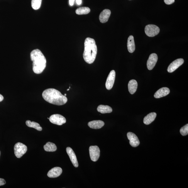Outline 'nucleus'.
<instances>
[{
  "label": "nucleus",
  "mask_w": 188,
  "mask_h": 188,
  "mask_svg": "<svg viewBox=\"0 0 188 188\" xmlns=\"http://www.w3.org/2000/svg\"><path fill=\"white\" fill-rule=\"evenodd\" d=\"M158 60V55L155 53L151 54L147 60V65L148 69L152 70L154 68Z\"/></svg>",
  "instance_id": "nucleus-11"
},
{
  "label": "nucleus",
  "mask_w": 188,
  "mask_h": 188,
  "mask_svg": "<svg viewBox=\"0 0 188 188\" xmlns=\"http://www.w3.org/2000/svg\"><path fill=\"white\" fill-rule=\"evenodd\" d=\"M90 158L93 161L96 162L100 156V149L97 146H90L89 149Z\"/></svg>",
  "instance_id": "nucleus-7"
},
{
  "label": "nucleus",
  "mask_w": 188,
  "mask_h": 188,
  "mask_svg": "<svg viewBox=\"0 0 188 188\" xmlns=\"http://www.w3.org/2000/svg\"><path fill=\"white\" fill-rule=\"evenodd\" d=\"M42 96L46 101L56 105H62L66 103L68 101L66 97L55 89L45 90L43 92Z\"/></svg>",
  "instance_id": "nucleus-1"
},
{
  "label": "nucleus",
  "mask_w": 188,
  "mask_h": 188,
  "mask_svg": "<svg viewBox=\"0 0 188 188\" xmlns=\"http://www.w3.org/2000/svg\"><path fill=\"white\" fill-rule=\"evenodd\" d=\"M6 184V182L5 180L2 179L0 178V186L4 185Z\"/></svg>",
  "instance_id": "nucleus-27"
},
{
  "label": "nucleus",
  "mask_w": 188,
  "mask_h": 188,
  "mask_svg": "<svg viewBox=\"0 0 188 188\" xmlns=\"http://www.w3.org/2000/svg\"><path fill=\"white\" fill-rule=\"evenodd\" d=\"M105 125L103 121L101 120H95L89 122L88 125L91 128L97 129L102 127Z\"/></svg>",
  "instance_id": "nucleus-16"
},
{
  "label": "nucleus",
  "mask_w": 188,
  "mask_h": 188,
  "mask_svg": "<svg viewBox=\"0 0 188 188\" xmlns=\"http://www.w3.org/2000/svg\"><path fill=\"white\" fill-rule=\"evenodd\" d=\"M27 147L24 144L18 143L16 144L14 147L15 155L18 158H21L27 152Z\"/></svg>",
  "instance_id": "nucleus-4"
},
{
  "label": "nucleus",
  "mask_w": 188,
  "mask_h": 188,
  "mask_svg": "<svg viewBox=\"0 0 188 188\" xmlns=\"http://www.w3.org/2000/svg\"><path fill=\"white\" fill-rule=\"evenodd\" d=\"M66 152L74 166L76 168L79 167V163L78 162L76 155L72 149L70 147H67L66 148Z\"/></svg>",
  "instance_id": "nucleus-12"
},
{
  "label": "nucleus",
  "mask_w": 188,
  "mask_h": 188,
  "mask_svg": "<svg viewBox=\"0 0 188 188\" xmlns=\"http://www.w3.org/2000/svg\"><path fill=\"white\" fill-rule=\"evenodd\" d=\"M44 150L46 152H55L57 150V146L52 143L48 142L44 146Z\"/></svg>",
  "instance_id": "nucleus-21"
},
{
  "label": "nucleus",
  "mask_w": 188,
  "mask_h": 188,
  "mask_svg": "<svg viewBox=\"0 0 188 188\" xmlns=\"http://www.w3.org/2000/svg\"><path fill=\"white\" fill-rule=\"evenodd\" d=\"M26 124L29 127L34 128L39 131L42 130V128L40 124L36 122L27 120L26 121Z\"/></svg>",
  "instance_id": "nucleus-22"
},
{
  "label": "nucleus",
  "mask_w": 188,
  "mask_h": 188,
  "mask_svg": "<svg viewBox=\"0 0 188 188\" xmlns=\"http://www.w3.org/2000/svg\"><path fill=\"white\" fill-rule=\"evenodd\" d=\"M180 133L183 136H186L188 134V124L183 126L180 129Z\"/></svg>",
  "instance_id": "nucleus-25"
},
{
  "label": "nucleus",
  "mask_w": 188,
  "mask_h": 188,
  "mask_svg": "<svg viewBox=\"0 0 188 188\" xmlns=\"http://www.w3.org/2000/svg\"><path fill=\"white\" fill-rule=\"evenodd\" d=\"M165 3L167 5L173 4L175 2V0H164Z\"/></svg>",
  "instance_id": "nucleus-26"
},
{
  "label": "nucleus",
  "mask_w": 188,
  "mask_h": 188,
  "mask_svg": "<svg viewBox=\"0 0 188 188\" xmlns=\"http://www.w3.org/2000/svg\"><path fill=\"white\" fill-rule=\"evenodd\" d=\"M97 111L102 114L111 113L113 111L111 107L104 105H100L97 108Z\"/></svg>",
  "instance_id": "nucleus-20"
},
{
  "label": "nucleus",
  "mask_w": 188,
  "mask_h": 188,
  "mask_svg": "<svg viewBox=\"0 0 188 188\" xmlns=\"http://www.w3.org/2000/svg\"><path fill=\"white\" fill-rule=\"evenodd\" d=\"M42 0H32L31 6L35 10H37L40 8Z\"/></svg>",
  "instance_id": "nucleus-24"
},
{
  "label": "nucleus",
  "mask_w": 188,
  "mask_h": 188,
  "mask_svg": "<svg viewBox=\"0 0 188 188\" xmlns=\"http://www.w3.org/2000/svg\"><path fill=\"white\" fill-rule=\"evenodd\" d=\"M170 92V90L168 88L162 87L155 92L154 97L156 98H160L167 96L169 94Z\"/></svg>",
  "instance_id": "nucleus-15"
},
{
  "label": "nucleus",
  "mask_w": 188,
  "mask_h": 188,
  "mask_svg": "<svg viewBox=\"0 0 188 188\" xmlns=\"http://www.w3.org/2000/svg\"><path fill=\"white\" fill-rule=\"evenodd\" d=\"M0 155H1V152H0Z\"/></svg>",
  "instance_id": "nucleus-33"
},
{
  "label": "nucleus",
  "mask_w": 188,
  "mask_h": 188,
  "mask_svg": "<svg viewBox=\"0 0 188 188\" xmlns=\"http://www.w3.org/2000/svg\"><path fill=\"white\" fill-rule=\"evenodd\" d=\"M48 119H49V118H48Z\"/></svg>",
  "instance_id": "nucleus-34"
},
{
  "label": "nucleus",
  "mask_w": 188,
  "mask_h": 188,
  "mask_svg": "<svg viewBox=\"0 0 188 188\" xmlns=\"http://www.w3.org/2000/svg\"><path fill=\"white\" fill-rule=\"evenodd\" d=\"M116 73L115 71L112 70L109 73L106 83V89L110 90L113 87L115 80Z\"/></svg>",
  "instance_id": "nucleus-8"
},
{
  "label": "nucleus",
  "mask_w": 188,
  "mask_h": 188,
  "mask_svg": "<svg viewBox=\"0 0 188 188\" xmlns=\"http://www.w3.org/2000/svg\"><path fill=\"white\" fill-rule=\"evenodd\" d=\"M138 83L136 80H132L129 82L128 84V90L129 92L131 94L135 93L137 90Z\"/></svg>",
  "instance_id": "nucleus-17"
},
{
  "label": "nucleus",
  "mask_w": 188,
  "mask_h": 188,
  "mask_svg": "<svg viewBox=\"0 0 188 188\" xmlns=\"http://www.w3.org/2000/svg\"><path fill=\"white\" fill-rule=\"evenodd\" d=\"M146 35L150 37H153L158 35L160 32V29L157 26L153 24H148L145 29Z\"/></svg>",
  "instance_id": "nucleus-5"
},
{
  "label": "nucleus",
  "mask_w": 188,
  "mask_h": 188,
  "mask_svg": "<svg viewBox=\"0 0 188 188\" xmlns=\"http://www.w3.org/2000/svg\"><path fill=\"white\" fill-rule=\"evenodd\" d=\"M62 170L59 167H55L50 170L48 173V176L51 178H57L62 174Z\"/></svg>",
  "instance_id": "nucleus-13"
},
{
  "label": "nucleus",
  "mask_w": 188,
  "mask_h": 188,
  "mask_svg": "<svg viewBox=\"0 0 188 188\" xmlns=\"http://www.w3.org/2000/svg\"><path fill=\"white\" fill-rule=\"evenodd\" d=\"M97 48L94 39L87 37L85 41L84 50L83 57L85 62L91 64L96 59Z\"/></svg>",
  "instance_id": "nucleus-3"
},
{
  "label": "nucleus",
  "mask_w": 188,
  "mask_h": 188,
  "mask_svg": "<svg viewBox=\"0 0 188 188\" xmlns=\"http://www.w3.org/2000/svg\"><path fill=\"white\" fill-rule=\"evenodd\" d=\"M70 90L69 89H68L67 90V91H68V90Z\"/></svg>",
  "instance_id": "nucleus-32"
},
{
  "label": "nucleus",
  "mask_w": 188,
  "mask_h": 188,
  "mask_svg": "<svg viewBox=\"0 0 188 188\" xmlns=\"http://www.w3.org/2000/svg\"><path fill=\"white\" fill-rule=\"evenodd\" d=\"M127 48L129 52L130 53H133L135 50V45L133 36L129 37L128 40Z\"/></svg>",
  "instance_id": "nucleus-19"
},
{
  "label": "nucleus",
  "mask_w": 188,
  "mask_h": 188,
  "mask_svg": "<svg viewBox=\"0 0 188 188\" xmlns=\"http://www.w3.org/2000/svg\"><path fill=\"white\" fill-rule=\"evenodd\" d=\"M128 140L130 141L131 146L134 147H137L140 144V141L139 139L135 133L131 132H129L127 134Z\"/></svg>",
  "instance_id": "nucleus-10"
},
{
  "label": "nucleus",
  "mask_w": 188,
  "mask_h": 188,
  "mask_svg": "<svg viewBox=\"0 0 188 188\" xmlns=\"http://www.w3.org/2000/svg\"><path fill=\"white\" fill-rule=\"evenodd\" d=\"M157 114L154 112L149 114L144 119L143 122L146 125H149L154 121Z\"/></svg>",
  "instance_id": "nucleus-18"
},
{
  "label": "nucleus",
  "mask_w": 188,
  "mask_h": 188,
  "mask_svg": "<svg viewBox=\"0 0 188 188\" xmlns=\"http://www.w3.org/2000/svg\"><path fill=\"white\" fill-rule=\"evenodd\" d=\"M31 60L33 62V69L36 74H40L45 69L46 60L41 51L38 49L33 50L30 53Z\"/></svg>",
  "instance_id": "nucleus-2"
},
{
  "label": "nucleus",
  "mask_w": 188,
  "mask_h": 188,
  "mask_svg": "<svg viewBox=\"0 0 188 188\" xmlns=\"http://www.w3.org/2000/svg\"><path fill=\"white\" fill-rule=\"evenodd\" d=\"M184 63V60L183 59L180 58L175 60L172 62L169 66L168 68V72L172 73L175 71L180 66H181Z\"/></svg>",
  "instance_id": "nucleus-9"
},
{
  "label": "nucleus",
  "mask_w": 188,
  "mask_h": 188,
  "mask_svg": "<svg viewBox=\"0 0 188 188\" xmlns=\"http://www.w3.org/2000/svg\"><path fill=\"white\" fill-rule=\"evenodd\" d=\"M66 95H67V94H65V96H66Z\"/></svg>",
  "instance_id": "nucleus-31"
},
{
  "label": "nucleus",
  "mask_w": 188,
  "mask_h": 188,
  "mask_svg": "<svg viewBox=\"0 0 188 188\" xmlns=\"http://www.w3.org/2000/svg\"><path fill=\"white\" fill-rule=\"evenodd\" d=\"M4 99V97L2 95L0 94V102L2 101Z\"/></svg>",
  "instance_id": "nucleus-30"
},
{
  "label": "nucleus",
  "mask_w": 188,
  "mask_h": 188,
  "mask_svg": "<svg viewBox=\"0 0 188 188\" xmlns=\"http://www.w3.org/2000/svg\"><path fill=\"white\" fill-rule=\"evenodd\" d=\"M90 9L88 7H80L76 9V13L78 15L87 14L90 13Z\"/></svg>",
  "instance_id": "nucleus-23"
},
{
  "label": "nucleus",
  "mask_w": 188,
  "mask_h": 188,
  "mask_svg": "<svg viewBox=\"0 0 188 188\" xmlns=\"http://www.w3.org/2000/svg\"><path fill=\"white\" fill-rule=\"evenodd\" d=\"M74 0H69V3L70 6H73L74 5Z\"/></svg>",
  "instance_id": "nucleus-28"
},
{
  "label": "nucleus",
  "mask_w": 188,
  "mask_h": 188,
  "mask_svg": "<svg viewBox=\"0 0 188 188\" xmlns=\"http://www.w3.org/2000/svg\"><path fill=\"white\" fill-rule=\"evenodd\" d=\"M51 123L59 126H62L66 122V120L63 116L58 114H53L49 118Z\"/></svg>",
  "instance_id": "nucleus-6"
},
{
  "label": "nucleus",
  "mask_w": 188,
  "mask_h": 188,
  "mask_svg": "<svg viewBox=\"0 0 188 188\" xmlns=\"http://www.w3.org/2000/svg\"><path fill=\"white\" fill-rule=\"evenodd\" d=\"M111 14V11L108 9H105L100 14L99 19L102 23H105L108 21Z\"/></svg>",
  "instance_id": "nucleus-14"
},
{
  "label": "nucleus",
  "mask_w": 188,
  "mask_h": 188,
  "mask_svg": "<svg viewBox=\"0 0 188 188\" xmlns=\"http://www.w3.org/2000/svg\"><path fill=\"white\" fill-rule=\"evenodd\" d=\"M76 1L78 5L81 4L82 3V0H76Z\"/></svg>",
  "instance_id": "nucleus-29"
}]
</instances>
